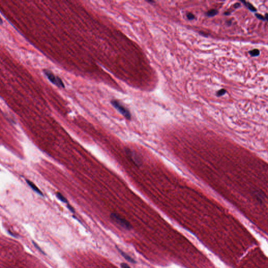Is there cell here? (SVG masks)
<instances>
[{
  "label": "cell",
  "mask_w": 268,
  "mask_h": 268,
  "mask_svg": "<svg viewBox=\"0 0 268 268\" xmlns=\"http://www.w3.org/2000/svg\"><path fill=\"white\" fill-rule=\"evenodd\" d=\"M118 251L120 252V254L127 261H128L129 262H131V263H136V261H135L134 259L132 258V257L130 256H129V255L128 254L125 253L124 251H122V250H120V249H118Z\"/></svg>",
  "instance_id": "6"
},
{
  "label": "cell",
  "mask_w": 268,
  "mask_h": 268,
  "mask_svg": "<svg viewBox=\"0 0 268 268\" xmlns=\"http://www.w3.org/2000/svg\"><path fill=\"white\" fill-rule=\"evenodd\" d=\"M250 55L252 57H257L260 55V51L258 49H254L249 52Z\"/></svg>",
  "instance_id": "10"
},
{
  "label": "cell",
  "mask_w": 268,
  "mask_h": 268,
  "mask_svg": "<svg viewBox=\"0 0 268 268\" xmlns=\"http://www.w3.org/2000/svg\"><path fill=\"white\" fill-rule=\"evenodd\" d=\"M218 11L215 9H212L209 11L207 13V15L208 17H213L217 14Z\"/></svg>",
  "instance_id": "9"
},
{
  "label": "cell",
  "mask_w": 268,
  "mask_h": 268,
  "mask_svg": "<svg viewBox=\"0 0 268 268\" xmlns=\"http://www.w3.org/2000/svg\"><path fill=\"white\" fill-rule=\"evenodd\" d=\"M57 196L59 200H60V201L65 203H68V200L67 199H66V197H65V196H63L61 193H60L59 192H58L57 193Z\"/></svg>",
  "instance_id": "8"
},
{
  "label": "cell",
  "mask_w": 268,
  "mask_h": 268,
  "mask_svg": "<svg viewBox=\"0 0 268 268\" xmlns=\"http://www.w3.org/2000/svg\"><path fill=\"white\" fill-rule=\"evenodd\" d=\"M187 19H189V20H192L194 19V15L192 14V13H187Z\"/></svg>",
  "instance_id": "13"
},
{
  "label": "cell",
  "mask_w": 268,
  "mask_h": 268,
  "mask_svg": "<svg viewBox=\"0 0 268 268\" xmlns=\"http://www.w3.org/2000/svg\"><path fill=\"white\" fill-rule=\"evenodd\" d=\"M240 6V4L239 3H236L234 5V6L235 8H238V7H239Z\"/></svg>",
  "instance_id": "17"
},
{
  "label": "cell",
  "mask_w": 268,
  "mask_h": 268,
  "mask_svg": "<svg viewBox=\"0 0 268 268\" xmlns=\"http://www.w3.org/2000/svg\"><path fill=\"white\" fill-rule=\"evenodd\" d=\"M125 153L126 154L127 157L136 166H140L141 165L142 160L141 158L135 151L127 148L125 149Z\"/></svg>",
  "instance_id": "3"
},
{
  "label": "cell",
  "mask_w": 268,
  "mask_h": 268,
  "mask_svg": "<svg viewBox=\"0 0 268 268\" xmlns=\"http://www.w3.org/2000/svg\"><path fill=\"white\" fill-rule=\"evenodd\" d=\"M33 244L34 245V246L35 247V248H36V249H38L39 251H40V252H41V253H43V254H44V252H43V251L41 250V248L39 247L38 245L35 242H33Z\"/></svg>",
  "instance_id": "12"
},
{
  "label": "cell",
  "mask_w": 268,
  "mask_h": 268,
  "mask_svg": "<svg viewBox=\"0 0 268 268\" xmlns=\"http://www.w3.org/2000/svg\"><path fill=\"white\" fill-rule=\"evenodd\" d=\"M242 2L243 3L244 5H246L247 7L248 8V9L250 10L251 11H252V12H256V9L254 7V6L252 5V4H251L250 3H249V2H246V1H242Z\"/></svg>",
  "instance_id": "7"
},
{
  "label": "cell",
  "mask_w": 268,
  "mask_h": 268,
  "mask_svg": "<svg viewBox=\"0 0 268 268\" xmlns=\"http://www.w3.org/2000/svg\"><path fill=\"white\" fill-rule=\"evenodd\" d=\"M200 34H201V35H203V36H207V35H206V33H203V32H200Z\"/></svg>",
  "instance_id": "18"
},
{
  "label": "cell",
  "mask_w": 268,
  "mask_h": 268,
  "mask_svg": "<svg viewBox=\"0 0 268 268\" xmlns=\"http://www.w3.org/2000/svg\"><path fill=\"white\" fill-rule=\"evenodd\" d=\"M120 267L122 268H131L127 264L125 263H122L120 264Z\"/></svg>",
  "instance_id": "15"
},
{
  "label": "cell",
  "mask_w": 268,
  "mask_h": 268,
  "mask_svg": "<svg viewBox=\"0 0 268 268\" xmlns=\"http://www.w3.org/2000/svg\"><path fill=\"white\" fill-rule=\"evenodd\" d=\"M68 207L69 210L70 211H71V212H72V213H74V208H73V207H72V206H71L70 205H68Z\"/></svg>",
  "instance_id": "16"
},
{
  "label": "cell",
  "mask_w": 268,
  "mask_h": 268,
  "mask_svg": "<svg viewBox=\"0 0 268 268\" xmlns=\"http://www.w3.org/2000/svg\"><path fill=\"white\" fill-rule=\"evenodd\" d=\"M256 16L258 19H260V20H262V21H265V18L264 17H263L262 15H261V14H258V13H256Z\"/></svg>",
  "instance_id": "14"
},
{
  "label": "cell",
  "mask_w": 268,
  "mask_h": 268,
  "mask_svg": "<svg viewBox=\"0 0 268 268\" xmlns=\"http://www.w3.org/2000/svg\"><path fill=\"white\" fill-rule=\"evenodd\" d=\"M110 217L112 221L123 229L126 230L132 229V226L129 222L118 214L116 213H112L110 214Z\"/></svg>",
  "instance_id": "1"
},
{
  "label": "cell",
  "mask_w": 268,
  "mask_h": 268,
  "mask_svg": "<svg viewBox=\"0 0 268 268\" xmlns=\"http://www.w3.org/2000/svg\"><path fill=\"white\" fill-rule=\"evenodd\" d=\"M3 24L2 19H1V17H0V24Z\"/></svg>",
  "instance_id": "19"
},
{
  "label": "cell",
  "mask_w": 268,
  "mask_h": 268,
  "mask_svg": "<svg viewBox=\"0 0 268 268\" xmlns=\"http://www.w3.org/2000/svg\"><path fill=\"white\" fill-rule=\"evenodd\" d=\"M26 181L27 183L29 184V186L31 187L34 191L36 192V193H37L38 194H40L41 195H43V193L41 192L40 190L39 189L38 187H37L34 183L31 181L30 180H26Z\"/></svg>",
  "instance_id": "5"
},
{
  "label": "cell",
  "mask_w": 268,
  "mask_h": 268,
  "mask_svg": "<svg viewBox=\"0 0 268 268\" xmlns=\"http://www.w3.org/2000/svg\"><path fill=\"white\" fill-rule=\"evenodd\" d=\"M44 73L52 83L60 88H65V84L59 77L56 76L55 74L47 70H44Z\"/></svg>",
  "instance_id": "4"
},
{
  "label": "cell",
  "mask_w": 268,
  "mask_h": 268,
  "mask_svg": "<svg viewBox=\"0 0 268 268\" xmlns=\"http://www.w3.org/2000/svg\"><path fill=\"white\" fill-rule=\"evenodd\" d=\"M228 13V12H225V13H224V14H225V15H230V13Z\"/></svg>",
  "instance_id": "20"
},
{
  "label": "cell",
  "mask_w": 268,
  "mask_h": 268,
  "mask_svg": "<svg viewBox=\"0 0 268 268\" xmlns=\"http://www.w3.org/2000/svg\"><path fill=\"white\" fill-rule=\"evenodd\" d=\"M110 103L113 107L116 108L119 112L124 116L127 120L131 119V114L127 108H125L124 106L119 101L117 100L111 101Z\"/></svg>",
  "instance_id": "2"
},
{
  "label": "cell",
  "mask_w": 268,
  "mask_h": 268,
  "mask_svg": "<svg viewBox=\"0 0 268 268\" xmlns=\"http://www.w3.org/2000/svg\"><path fill=\"white\" fill-rule=\"evenodd\" d=\"M226 91L224 89H221L220 91H218L217 92V96H222L223 95H224L225 93H226Z\"/></svg>",
  "instance_id": "11"
}]
</instances>
